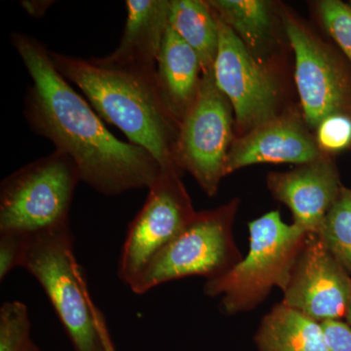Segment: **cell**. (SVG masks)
Returning a JSON list of instances; mask_svg holds the SVG:
<instances>
[{
    "label": "cell",
    "mask_w": 351,
    "mask_h": 351,
    "mask_svg": "<svg viewBox=\"0 0 351 351\" xmlns=\"http://www.w3.org/2000/svg\"><path fill=\"white\" fill-rule=\"evenodd\" d=\"M32 84L24 114L32 130L75 161L82 181L105 195L149 189L161 176L156 159L144 147L119 140L100 115L58 73L49 50L38 39L11 34Z\"/></svg>",
    "instance_id": "1"
},
{
    "label": "cell",
    "mask_w": 351,
    "mask_h": 351,
    "mask_svg": "<svg viewBox=\"0 0 351 351\" xmlns=\"http://www.w3.org/2000/svg\"><path fill=\"white\" fill-rule=\"evenodd\" d=\"M55 69L86 97L101 119L156 159L161 174L178 175L175 154L181 121L157 82L156 69L103 58L71 57L49 51Z\"/></svg>",
    "instance_id": "2"
},
{
    "label": "cell",
    "mask_w": 351,
    "mask_h": 351,
    "mask_svg": "<svg viewBox=\"0 0 351 351\" xmlns=\"http://www.w3.org/2000/svg\"><path fill=\"white\" fill-rule=\"evenodd\" d=\"M249 234L246 257L205 284V294L221 295V308L228 314L251 311L272 288L284 291L307 237L295 223H284L278 211L250 221Z\"/></svg>",
    "instance_id": "3"
},
{
    "label": "cell",
    "mask_w": 351,
    "mask_h": 351,
    "mask_svg": "<svg viewBox=\"0 0 351 351\" xmlns=\"http://www.w3.org/2000/svg\"><path fill=\"white\" fill-rule=\"evenodd\" d=\"M21 267L40 284L75 351H106L105 317L89 294L69 226L27 237Z\"/></svg>",
    "instance_id": "4"
},
{
    "label": "cell",
    "mask_w": 351,
    "mask_h": 351,
    "mask_svg": "<svg viewBox=\"0 0 351 351\" xmlns=\"http://www.w3.org/2000/svg\"><path fill=\"white\" fill-rule=\"evenodd\" d=\"M80 181L75 161L58 151L15 171L0 186V233L31 237L69 226Z\"/></svg>",
    "instance_id": "5"
},
{
    "label": "cell",
    "mask_w": 351,
    "mask_h": 351,
    "mask_svg": "<svg viewBox=\"0 0 351 351\" xmlns=\"http://www.w3.org/2000/svg\"><path fill=\"white\" fill-rule=\"evenodd\" d=\"M232 209L196 213L129 286L143 295L161 284L189 276L214 278L240 261L232 232Z\"/></svg>",
    "instance_id": "6"
},
{
    "label": "cell",
    "mask_w": 351,
    "mask_h": 351,
    "mask_svg": "<svg viewBox=\"0 0 351 351\" xmlns=\"http://www.w3.org/2000/svg\"><path fill=\"white\" fill-rule=\"evenodd\" d=\"M232 140L230 101L210 71L202 75L195 99L181 120L176 164L180 170L191 173L208 195L213 196L226 176Z\"/></svg>",
    "instance_id": "7"
},
{
    "label": "cell",
    "mask_w": 351,
    "mask_h": 351,
    "mask_svg": "<svg viewBox=\"0 0 351 351\" xmlns=\"http://www.w3.org/2000/svg\"><path fill=\"white\" fill-rule=\"evenodd\" d=\"M131 221L120 253L119 276L130 286L195 216L179 176L161 174Z\"/></svg>",
    "instance_id": "8"
},
{
    "label": "cell",
    "mask_w": 351,
    "mask_h": 351,
    "mask_svg": "<svg viewBox=\"0 0 351 351\" xmlns=\"http://www.w3.org/2000/svg\"><path fill=\"white\" fill-rule=\"evenodd\" d=\"M283 21L307 123L317 127L329 115L351 113V78L343 64L298 21L286 15Z\"/></svg>",
    "instance_id": "9"
},
{
    "label": "cell",
    "mask_w": 351,
    "mask_h": 351,
    "mask_svg": "<svg viewBox=\"0 0 351 351\" xmlns=\"http://www.w3.org/2000/svg\"><path fill=\"white\" fill-rule=\"evenodd\" d=\"M217 19L219 48L215 82L232 105L237 123L250 131L276 117V82L237 34L218 16Z\"/></svg>",
    "instance_id": "10"
},
{
    "label": "cell",
    "mask_w": 351,
    "mask_h": 351,
    "mask_svg": "<svg viewBox=\"0 0 351 351\" xmlns=\"http://www.w3.org/2000/svg\"><path fill=\"white\" fill-rule=\"evenodd\" d=\"M283 294L284 304L311 319L339 320L350 304L351 278L319 237L307 234Z\"/></svg>",
    "instance_id": "11"
},
{
    "label": "cell",
    "mask_w": 351,
    "mask_h": 351,
    "mask_svg": "<svg viewBox=\"0 0 351 351\" xmlns=\"http://www.w3.org/2000/svg\"><path fill=\"white\" fill-rule=\"evenodd\" d=\"M269 186L287 205L295 226L307 234H318L343 186L331 161L321 158L286 173H274Z\"/></svg>",
    "instance_id": "12"
},
{
    "label": "cell",
    "mask_w": 351,
    "mask_h": 351,
    "mask_svg": "<svg viewBox=\"0 0 351 351\" xmlns=\"http://www.w3.org/2000/svg\"><path fill=\"white\" fill-rule=\"evenodd\" d=\"M321 157L318 145L299 122L274 117L233 143L226 157L225 174L254 164L304 165Z\"/></svg>",
    "instance_id": "13"
},
{
    "label": "cell",
    "mask_w": 351,
    "mask_h": 351,
    "mask_svg": "<svg viewBox=\"0 0 351 351\" xmlns=\"http://www.w3.org/2000/svg\"><path fill=\"white\" fill-rule=\"evenodd\" d=\"M121 40L108 55L115 61L156 69L157 58L169 27V0H127Z\"/></svg>",
    "instance_id": "14"
},
{
    "label": "cell",
    "mask_w": 351,
    "mask_h": 351,
    "mask_svg": "<svg viewBox=\"0 0 351 351\" xmlns=\"http://www.w3.org/2000/svg\"><path fill=\"white\" fill-rule=\"evenodd\" d=\"M156 77L164 101L181 121L197 94L202 69L195 50L170 27L157 58Z\"/></svg>",
    "instance_id": "15"
},
{
    "label": "cell",
    "mask_w": 351,
    "mask_h": 351,
    "mask_svg": "<svg viewBox=\"0 0 351 351\" xmlns=\"http://www.w3.org/2000/svg\"><path fill=\"white\" fill-rule=\"evenodd\" d=\"M255 339L258 351H328L321 323L283 302L265 315Z\"/></svg>",
    "instance_id": "16"
},
{
    "label": "cell",
    "mask_w": 351,
    "mask_h": 351,
    "mask_svg": "<svg viewBox=\"0 0 351 351\" xmlns=\"http://www.w3.org/2000/svg\"><path fill=\"white\" fill-rule=\"evenodd\" d=\"M169 27L199 58L202 75L213 71L219 48L216 14L207 1L172 0Z\"/></svg>",
    "instance_id": "17"
},
{
    "label": "cell",
    "mask_w": 351,
    "mask_h": 351,
    "mask_svg": "<svg viewBox=\"0 0 351 351\" xmlns=\"http://www.w3.org/2000/svg\"><path fill=\"white\" fill-rule=\"evenodd\" d=\"M217 16L237 34L247 47H255L270 27L269 5L261 0H210Z\"/></svg>",
    "instance_id": "18"
},
{
    "label": "cell",
    "mask_w": 351,
    "mask_h": 351,
    "mask_svg": "<svg viewBox=\"0 0 351 351\" xmlns=\"http://www.w3.org/2000/svg\"><path fill=\"white\" fill-rule=\"evenodd\" d=\"M317 235L332 257L351 274V189L341 188Z\"/></svg>",
    "instance_id": "19"
},
{
    "label": "cell",
    "mask_w": 351,
    "mask_h": 351,
    "mask_svg": "<svg viewBox=\"0 0 351 351\" xmlns=\"http://www.w3.org/2000/svg\"><path fill=\"white\" fill-rule=\"evenodd\" d=\"M29 311L23 302H5L0 308V351H25L29 339Z\"/></svg>",
    "instance_id": "20"
},
{
    "label": "cell",
    "mask_w": 351,
    "mask_h": 351,
    "mask_svg": "<svg viewBox=\"0 0 351 351\" xmlns=\"http://www.w3.org/2000/svg\"><path fill=\"white\" fill-rule=\"evenodd\" d=\"M319 12L328 34L351 64V2L324 0L319 3Z\"/></svg>",
    "instance_id": "21"
},
{
    "label": "cell",
    "mask_w": 351,
    "mask_h": 351,
    "mask_svg": "<svg viewBox=\"0 0 351 351\" xmlns=\"http://www.w3.org/2000/svg\"><path fill=\"white\" fill-rule=\"evenodd\" d=\"M317 144L327 152H341L351 147V113L329 115L317 126Z\"/></svg>",
    "instance_id": "22"
},
{
    "label": "cell",
    "mask_w": 351,
    "mask_h": 351,
    "mask_svg": "<svg viewBox=\"0 0 351 351\" xmlns=\"http://www.w3.org/2000/svg\"><path fill=\"white\" fill-rule=\"evenodd\" d=\"M27 237L13 233H0V280L11 270L21 267L27 246Z\"/></svg>",
    "instance_id": "23"
},
{
    "label": "cell",
    "mask_w": 351,
    "mask_h": 351,
    "mask_svg": "<svg viewBox=\"0 0 351 351\" xmlns=\"http://www.w3.org/2000/svg\"><path fill=\"white\" fill-rule=\"evenodd\" d=\"M328 351H351V327L341 320L321 322Z\"/></svg>",
    "instance_id": "24"
},
{
    "label": "cell",
    "mask_w": 351,
    "mask_h": 351,
    "mask_svg": "<svg viewBox=\"0 0 351 351\" xmlns=\"http://www.w3.org/2000/svg\"><path fill=\"white\" fill-rule=\"evenodd\" d=\"M51 3H52L51 1H23L22 5L27 13L34 17H39L47 10L48 7L51 6Z\"/></svg>",
    "instance_id": "25"
},
{
    "label": "cell",
    "mask_w": 351,
    "mask_h": 351,
    "mask_svg": "<svg viewBox=\"0 0 351 351\" xmlns=\"http://www.w3.org/2000/svg\"><path fill=\"white\" fill-rule=\"evenodd\" d=\"M346 322L351 327V298L350 301V304H348V311H346Z\"/></svg>",
    "instance_id": "26"
},
{
    "label": "cell",
    "mask_w": 351,
    "mask_h": 351,
    "mask_svg": "<svg viewBox=\"0 0 351 351\" xmlns=\"http://www.w3.org/2000/svg\"><path fill=\"white\" fill-rule=\"evenodd\" d=\"M25 351H39V350H38V348H36V346L34 345V343H32V341H31V343H29V346H27V350H25Z\"/></svg>",
    "instance_id": "27"
}]
</instances>
